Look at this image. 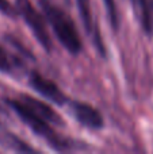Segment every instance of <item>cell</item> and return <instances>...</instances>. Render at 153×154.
<instances>
[{
    "instance_id": "1",
    "label": "cell",
    "mask_w": 153,
    "mask_h": 154,
    "mask_svg": "<svg viewBox=\"0 0 153 154\" xmlns=\"http://www.w3.org/2000/svg\"><path fill=\"white\" fill-rule=\"evenodd\" d=\"M39 5L45 19L50 24L58 42L67 51L76 56L81 50V41L72 18L60 7L54 5L49 0H39Z\"/></svg>"
},
{
    "instance_id": "2",
    "label": "cell",
    "mask_w": 153,
    "mask_h": 154,
    "mask_svg": "<svg viewBox=\"0 0 153 154\" xmlns=\"http://www.w3.org/2000/svg\"><path fill=\"white\" fill-rule=\"evenodd\" d=\"M7 103H8V106L12 108V111L20 118L22 122H23L35 135L45 139L49 146H52L53 149L58 150V152H64V150H69L72 146H75V143H70L68 139L57 135V134L54 133L52 125H49L48 122H45V120L41 119L39 116H37V115H35L31 109L27 108L20 100H7Z\"/></svg>"
},
{
    "instance_id": "3",
    "label": "cell",
    "mask_w": 153,
    "mask_h": 154,
    "mask_svg": "<svg viewBox=\"0 0 153 154\" xmlns=\"http://www.w3.org/2000/svg\"><path fill=\"white\" fill-rule=\"evenodd\" d=\"M15 8L19 15L23 18V20L26 22V24L29 26V29L31 30V32L34 34V37L37 38V41L41 43V46H42L45 50L50 51L52 39L48 32V29H46L43 16L33 7L30 0H16Z\"/></svg>"
},
{
    "instance_id": "4",
    "label": "cell",
    "mask_w": 153,
    "mask_h": 154,
    "mask_svg": "<svg viewBox=\"0 0 153 154\" xmlns=\"http://www.w3.org/2000/svg\"><path fill=\"white\" fill-rule=\"evenodd\" d=\"M29 84L35 92H38L42 97H45L46 100L52 101V103L57 104V106H64V104H67L68 99H67V96L64 95V92H62L53 81L45 79V77L41 76L39 73L33 72L31 75H30Z\"/></svg>"
},
{
    "instance_id": "5",
    "label": "cell",
    "mask_w": 153,
    "mask_h": 154,
    "mask_svg": "<svg viewBox=\"0 0 153 154\" xmlns=\"http://www.w3.org/2000/svg\"><path fill=\"white\" fill-rule=\"evenodd\" d=\"M69 111L72 116L84 127L91 128V130H99L103 127V118L100 112L89 104L72 101L69 104Z\"/></svg>"
},
{
    "instance_id": "6",
    "label": "cell",
    "mask_w": 153,
    "mask_h": 154,
    "mask_svg": "<svg viewBox=\"0 0 153 154\" xmlns=\"http://www.w3.org/2000/svg\"><path fill=\"white\" fill-rule=\"evenodd\" d=\"M20 101L27 107L29 109H31L37 116H39L41 119H43L45 122H48L49 125L56 126V127H64L65 123L62 120V118L49 106L48 103L42 100L33 97L29 95H22L20 96Z\"/></svg>"
},
{
    "instance_id": "7",
    "label": "cell",
    "mask_w": 153,
    "mask_h": 154,
    "mask_svg": "<svg viewBox=\"0 0 153 154\" xmlns=\"http://www.w3.org/2000/svg\"><path fill=\"white\" fill-rule=\"evenodd\" d=\"M133 5V10L136 12V16L140 20L141 26L145 29L146 32L152 31L153 26V19H152V12H153V0H130Z\"/></svg>"
},
{
    "instance_id": "8",
    "label": "cell",
    "mask_w": 153,
    "mask_h": 154,
    "mask_svg": "<svg viewBox=\"0 0 153 154\" xmlns=\"http://www.w3.org/2000/svg\"><path fill=\"white\" fill-rule=\"evenodd\" d=\"M76 7L80 14V19L83 22V26L88 34H92L95 29L94 24V18H92V11H91V4L89 0H76Z\"/></svg>"
},
{
    "instance_id": "9",
    "label": "cell",
    "mask_w": 153,
    "mask_h": 154,
    "mask_svg": "<svg viewBox=\"0 0 153 154\" xmlns=\"http://www.w3.org/2000/svg\"><path fill=\"white\" fill-rule=\"evenodd\" d=\"M15 69V60L0 46V72L12 73Z\"/></svg>"
},
{
    "instance_id": "10",
    "label": "cell",
    "mask_w": 153,
    "mask_h": 154,
    "mask_svg": "<svg viewBox=\"0 0 153 154\" xmlns=\"http://www.w3.org/2000/svg\"><path fill=\"white\" fill-rule=\"evenodd\" d=\"M103 3H105V8L107 11V16H108V20H110L111 26L114 27V30H117L119 26V18H118L115 0H103Z\"/></svg>"
},
{
    "instance_id": "11",
    "label": "cell",
    "mask_w": 153,
    "mask_h": 154,
    "mask_svg": "<svg viewBox=\"0 0 153 154\" xmlns=\"http://www.w3.org/2000/svg\"><path fill=\"white\" fill-rule=\"evenodd\" d=\"M0 12L5 16H10V18H15L18 15L16 8L8 0H0Z\"/></svg>"
},
{
    "instance_id": "12",
    "label": "cell",
    "mask_w": 153,
    "mask_h": 154,
    "mask_svg": "<svg viewBox=\"0 0 153 154\" xmlns=\"http://www.w3.org/2000/svg\"><path fill=\"white\" fill-rule=\"evenodd\" d=\"M10 123V115L8 112L0 106V127H4L5 125Z\"/></svg>"
}]
</instances>
